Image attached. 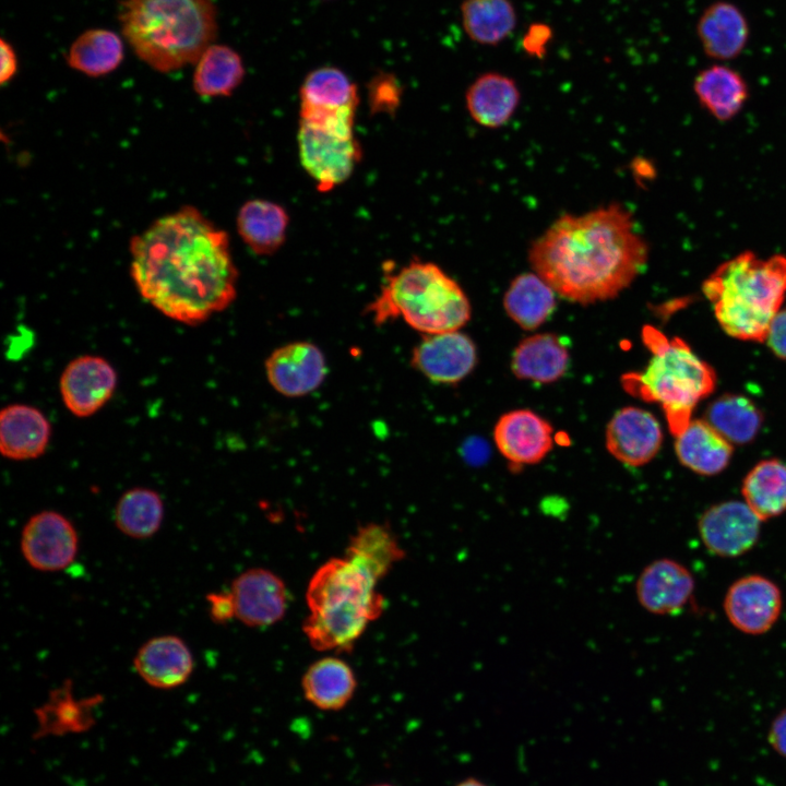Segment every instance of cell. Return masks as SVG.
<instances>
[{"mask_svg": "<svg viewBox=\"0 0 786 786\" xmlns=\"http://www.w3.org/2000/svg\"><path fill=\"white\" fill-rule=\"evenodd\" d=\"M130 253L139 294L176 322L202 324L237 297L229 237L194 206L154 221L131 238Z\"/></svg>", "mask_w": 786, "mask_h": 786, "instance_id": "cell-1", "label": "cell"}, {"mask_svg": "<svg viewBox=\"0 0 786 786\" xmlns=\"http://www.w3.org/2000/svg\"><path fill=\"white\" fill-rule=\"evenodd\" d=\"M647 259L648 245L619 203L560 216L528 250L533 271L557 295L581 305L617 297Z\"/></svg>", "mask_w": 786, "mask_h": 786, "instance_id": "cell-2", "label": "cell"}, {"mask_svg": "<svg viewBox=\"0 0 786 786\" xmlns=\"http://www.w3.org/2000/svg\"><path fill=\"white\" fill-rule=\"evenodd\" d=\"M119 21L134 53L159 72L194 64L217 34L212 0H122Z\"/></svg>", "mask_w": 786, "mask_h": 786, "instance_id": "cell-3", "label": "cell"}, {"mask_svg": "<svg viewBox=\"0 0 786 786\" xmlns=\"http://www.w3.org/2000/svg\"><path fill=\"white\" fill-rule=\"evenodd\" d=\"M378 580L348 557L324 562L312 575L302 630L318 651H348L384 610Z\"/></svg>", "mask_w": 786, "mask_h": 786, "instance_id": "cell-4", "label": "cell"}, {"mask_svg": "<svg viewBox=\"0 0 786 786\" xmlns=\"http://www.w3.org/2000/svg\"><path fill=\"white\" fill-rule=\"evenodd\" d=\"M714 315L729 336L764 342L786 297V255L743 251L719 264L702 284Z\"/></svg>", "mask_w": 786, "mask_h": 786, "instance_id": "cell-5", "label": "cell"}, {"mask_svg": "<svg viewBox=\"0 0 786 786\" xmlns=\"http://www.w3.org/2000/svg\"><path fill=\"white\" fill-rule=\"evenodd\" d=\"M366 313L376 325L401 318L424 335L461 330L472 309L463 288L439 265L413 261L385 275Z\"/></svg>", "mask_w": 786, "mask_h": 786, "instance_id": "cell-6", "label": "cell"}, {"mask_svg": "<svg viewBox=\"0 0 786 786\" xmlns=\"http://www.w3.org/2000/svg\"><path fill=\"white\" fill-rule=\"evenodd\" d=\"M643 341L652 356L644 370L622 377L628 393L646 402L658 403L676 437L692 420L699 402L715 389L714 369L681 338H667L652 326H645Z\"/></svg>", "mask_w": 786, "mask_h": 786, "instance_id": "cell-7", "label": "cell"}, {"mask_svg": "<svg viewBox=\"0 0 786 786\" xmlns=\"http://www.w3.org/2000/svg\"><path fill=\"white\" fill-rule=\"evenodd\" d=\"M297 142L301 165L321 192L346 181L361 157L350 129L299 122Z\"/></svg>", "mask_w": 786, "mask_h": 786, "instance_id": "cell-8", "label": "cell"}, {"mask_svg": "<svg viewBox=\"0 0 786 786\" xmlns=\"http://www.w3.org/2000/svg\"><path fill=\"white\" fill-rule=\"evenodd\" d=\"M20 549L33 569L43 572L61 571L78 556V532L63 514L52 510L40 511L24 524Z\"/></svg>", "mask_w": 786, "mask_h": 786, "instance_id": "cell-9", "label": "cell"}, {"mask_svg": "<svg viewBox=\"0 0 786 786\" xmlns=\"http://www.w3.org/2000/svg\"><path fill=\"white\" fill-rule=\"evenodd\" d=\"M269 384L278 394L297 398L317 391L327 376L322 349L309 341H295L275 348L264 361Z\"/></svg>", "mask_w": 786, "mask_h": 786, "instance_id": "cell-10", "label": "cell"}, {"mask_svg": "<svg viewBox=\"0 0 786 786\" xmlns=\"http://www.w3.org/2000/svg\"><path fill=\"white\" fill-rule=\"evenodd\" d=\"M409 364L432 383L456 384L474 370L477 349L460 330L424 334L413 347Z\"/></svg>", "mask_w": 786, "mask_h": 786, "instance_id": "cell-11", "label": "cell"}, {"mask_svg": "<svg viewBox=\"0 0 786 786\" xmlns=\"http://www.w3.org/2000/svg\"><path fill=\"white\" fill-rule=\"evenodd\" d=\"M118 377L112 365L104 357L82 355L63 369L59 389L67 409L85 418L103 408L115 394Z\"/></svg>", "mask_w": 786, "mask_h": 786, "instance_id": "cell-12", "label": "cell"}, {"mask_svg": "<svg viewBox=\"0 0 786 786\" xmlns=\"http://www.w3.org/2000/svg\"><path fill=\"white\" fill-rule=\"evenodd\" d=\"M761 522L745 501L729 500L706 509L698 527L708 551L718 557L735 558L758 543Z\"/></svg>", "mask_w": 786, "mask_h": 786, "instance_id": "cell-13", "label": "cell"}, {"mask_svg": "<svg viewBox=\"0 0 786 786\" xmlns=\"http://www.w3.org/2000/svg\"><path fill=\"white\" fill-rule=\"evenodd\" d=\"M782 606L779 587L759 574L735 581L724 599V611L729 622L747 634L769 631L778 619Z\"/></svg>", "mask_w": 786, "mask_h": 786, "instance_id": "cell-14", "label": "cell"}, {"mask_svg": "<svg viewBox=\"0 0 786 786\" xmlns=\"http://www.w3.org/2000/svg\"><path fill=\"white\" fill-rule=\"evenodd\" d=\"M230 593L235 618L251 628L274 624L287 610L285 583L267 569L252 568L242 572L233 581Z\"/></svg>", "mask_w": 786, "mask_h": 786, "instance_id": "cell-15", "label": "cell"}, {"mask_svg": "<svg viewBox=\"0 0 786 786\" xmlns=\"http://www.w3.org/2000/svg\"><path fill=\"white\" fill-rule=\"evenodd\" d=\"M606 448L619 462L639 467L658 453L663 431L650 412L634 406L619 409L606 427Z\"/></svg>", "mask_w": 786, "mask_h": 786, "instance_id": "cell-16", "label": "cell"}, {"mask_svg": "<svg viewBox=\"0 0 786 786\" xmlns=\"http://www.w3.org/2000/svg\"><path fill=\"white\" fill-rule=\"evenodd\" d=\"M497 449L513 465L543 461L553 446V428L531 409L503 414L493 429Z\"/></svg>", "mask_w": 786, "mask_h": 786, "instance_id": "cell-17", "label": "cell"}, {"mask_svg": "<svg viewBox=\"0 0 786 786\" xmlns=\"http://www.w3.org/2000/svg\"><path fill=\"white\" fill-rule=\"evenodd\" d=\"M694 591L691 572L680 562L662 558L648 563L640 573L635 594L648 612L666 616L680 611Z\"/></svg>", "mask_w": 786, "mask_h": 786, "instance_id": "cell-18", "label": "cell"}, {"mask_svg": "<svg viewBox=\"0 0 786 786\" xmlns=\"http://www.w3.org/2000/svg\"><path fill=\"white\" fill-rule=\"evenodd\" d=\"M133 666L145 683L169 690L190 678L194 660L190 647L180 636L165 634L143 643L133 658Z\"/></svg>", "mask_w": 786, "mask_h": 786, "instance_id": "cell-19", "label": "cell"}, {"mask_svg": "<svg viewBox=\"0 0 786 786\" xmlns=\"http://www.w3.org/2000/svg\"><path fill=\"white\" fill-rule=\"evenodd\" d=\"M696 35L707 57L728 61L745 50L750 37V26L738 5L718 0L701 13L696 23Z\"/></svg>", "mask_w": 786, "mask_h": 786, "instance_id": "cell-20", "label": "cell"}, {"mask_svg": "<svg viewBox=\"0 0 786 786\" xmlns=\"http://www.w3.org/2000/svg\"><path fill=\"white\" fill-rule=\"evenodd\" d=\"M51 437V424L45 414L27 404H10L0 413V451L12 461L43 455Z\"/></svg>", "mask_w": 786, "mask_h": 786, "instance_id": "cell-21", "label": "cell"}, {"mask_svg": "<svg viewBox=\"0 0 786 786\" xmlns=\"http://www.w3.org/2000/svg\"><path fill=\"white\" fill-rule=\"evenodd\" d=\"M569 364L570 352L565 342L557 334L538 333L517 344L511 369L519 379L552 383L564 376Z\"/></svg>", "mask_w": 786, "mask_h": 786, "instance_id": "cell-22", "label": "cell"}, {"mask_svg": "<svg viewBox=\"0 0 786 786\" xmlns=\"http://www.w3.org/2000/svg\"><path fill=\"white\" fill-rule=\"evenodd\" d=\"M103 701L100 695L76 699L71 682L50 692L46 703L35 710L38 728L34 738L64 736L90 730L94 724V708Z\"/></svg>", "mask_w": 786, "mask_h": 786, "instance_id": "cell-23", "label": "cell"}, {"mask_svg": "<svg viewBox=\"0 0 786 786\" xmlns=\"http://www.w3.org/2000/svg\"><path fill=\"white\" fill-rule=\"evenodd\" d=\"M521 94L513 79L497 72L479 75L465 94L472 119L481 127L497 129L515 112Z\"/></svg>", "mask_w": 786, "mask_h": 786, "instance_id": "cell-24", "label": "cell"}, {"mask_svg": "<svg viewBox=\"0 0 786 786\" xmlns=\"http://www.w3.org/2000/svg\"><path fill=\"white\" fill-rule=\"evenodd\" d=\"M733 444L705 419H694L676 436L675 452L679 462L704 476L722 473L733 456Z\"/></svg>", "mask_w": 786, "mask_h": 786, "instance_id": "cell-25", "label": "cell"}, {"mask_svg": "<svg viewBox=\"0 0 786 786\" xmlns=\"http://www.w3.org/2000/svg\"><path fill=\"white\" fill-rule=\"evenodd\" d=\"M289 216L279 204L253 199L238 211L236 226L245 245L258 255H271L284 243Z\"/></svg>", "mask_w": 786, "mask_h": 786, "instance_id": "cell-26", "label": "cell"}, {"mask_svg": "<svg viewBox=\"0 0 786 786\" xmlns=\"http://www.w3.org/2000/svg\"><path fill=\"white\" fill-rule=\"evenodd\" d=\"M693 91L700 105L720 121L730 120L739 114L749 96L742 75L720 63L701 70L694 78Z\"/></svg>", "mask_w": 786, "mask_h": 786, "instance_id": "cell-27", "label": "cell"}, {"mask_svg": "<svg viewBox=\"0 0 786 786\" xmlns=\"http://www.w3.org/2000/svg\"><path fill=\"white\" fill-rule=\"evenodd\" d=\"M301 687L312 705L323 711H337L353 698L356 678L346 662L329 656L308 667Z\"/></svg>", "mask_w": 786, "mask_h": 786, "instance_id": "cell-28", "label": "cell"}, {"mask_svg": "<svg viewBox=\"0 0 786 786\" xmlns=\"http://www.w3.org/2000/svg\"><path fill=\"white\" fill-rule=\"evenodd\" d=\"M557 293L535 272L517 275L510 283L503 307L507 314L522 329L535 330L545 323L556 309Z\"/></svg>", "mask_w": 786, "mask_h": 786, "instance_id": "cell-29", "label": "cell"}, {"mask_svg": "<svg viewBox=\"0 0 786 786\" xmlns=\"http://www.w3.org/2000/svg\"><path fill=\"white\" fill-rule=\"evenodd\" d=\"M745 503L763 522L786 512V464L767 458L755 464L741 486Z\"/></svg>", "mask_w": 786, "mask_h": 786, "instance_id": "cell-30", "label": "cell"}, {"mask_svg": "<svg viewBox=\"0 0 786 786\" xmlns=\"http://www.w3.org/2000/svg\"><path fill=\"white\" fill-rule=\"evenodd\" d=\"M301 111L357 110L356 85L340 69L322 67L307 74L300 91Z\"/></svg>", "mask_w": 786, "mask_h": 786, "instance_id": "cell-31", "label": "cell"}, {"mask_svg": "<svg viewBox=\"0 0 786 786\" xmlns=\"http://www.w3.org/2000/svg\"><path fill=\"white\" fill-rule=\"evenodd\" d=\"M194 64L193 90L201 97L229 96L245 76L241 57L226 45H210Z\"/></svg>", "mask_w": 786, "mask_h": 786, "instance_id": "cell-32", "label": "cell"}, {"mask_svg": "<svg viewBox=\"0 0 786 786\" xmlns=\"http://www.w3.org/2000/svg\"><path fill=\"white\" fill-rule=\"evenodd\" d=\"M704 419L733 445L751 442L763 422L761 410L750 398L733 393L714 400L707 406Z\"/></svg>", "mask_w": 786, "mask_h": 786, "instance_id": "cell-33", "label": "cell"}, {"mask_svg": "<svg viewBox=\"0 0 786 786\" xmlns=\"http://www.w3.org/2000/svg\"><path fill=\"white\" fill-rule=\"evenodd\" d=\"M123 59V44L114 32L85 31L71 44L66 56L70 68L88 76H102L116 70Z\"/></svg>", "mask_w": 786, "mask_h": 786, "instance_id": "cell-34", "label": "cell"}, {"mask_svg": "<svg viewBox=\"0 0 786 786\" xmlns=\"http://www.w3.org/2000/svg\"><path fill=\"white\" fill-rule=\"evenodd\" d=\"M164 502L153 489L136 487L122 493L114 510L116 527L126 536L146 539L154 536L164 520Z\"/></svg>", "mask_w": 786, "mask_h": 786, "instance_id": "cell-35", "label": "cell"}, {"mask_svg": "<svg viewBox=\"0 0 786 786\" xmlns=\"http://www.w3.org/2000/svg\"><path fill=\"white\" fill-rule=\"evenodd\" d=\"M345 556L379 581L403 559L404 551L388 526L371 523L360 526L350 537Z\"/></svg>", "mask_w": 786, "mask_h": 786, "instance_id": "cell-36", "label": "cell"}, {"mask_svg": "<svg viewBox=\"0 0 786 786\" xmlns=\"http://www.w3.org/2000/svg\"><path fill=\"white\" fill-rule=\"evenodd\" d=\"M461 15L467 36L481 45H498L516 24V13L510 0H464Z\"/></svg>", "mask_w": 786, "mask_h": 786, "instance_id": "cell-37", "label": "cell"}, {"mask_svg": "<svg viewBox=\"0 0 786 786\" xmlns=\"http://www.w3.org/2000/svg\"><path fill=\"white\" fill-rule=\"evenodd\" d=\"M369 103L372 111L392 114L400 105L402 85L389 72H380L368 84Z\"/></svg>", "mask_w": 786, "mask_h": 786, "instance_id": "cell-38", "label": "cell"}, {"mask_svg": "<svg viewBox=\"0 0 786 786\" xmlns=\"http://www.w3.org/2000/svg\"><path fill=\"white\" fill-rule=\"evenodd\" d=\"M764 342L777 358L786 361V308L773 318Z\"/></svg>", "mask_w": 786, "mask_h": 786, "instance_id": "cell-39", "label": "cell"}, {"mask_svg": "<svg viewBox=\"0 0 786 786\" xmlns=\"http://www.w3.org/2000/svg\"><path fill=\"white\" fill-rule=\"evenodd\" d=\"M209 614L212 621L222 624L235 618V605L230 591L209 593L206 595Z\"/></svg>", "mask_w": 786, "mask_h": 786, "instance_id": "cell-40", "label": "cell"}, {"mask_svg": "<svg viewBox=\"0 0 786 786\" xmlns=\"http://www.w3.org/2000/svg\"><path fill=\"white\" fill-rule=\"evenodd\" d=\"M551 35V28L548 25L533 24L523 37V48L528 55L541 58L546 52Z\"/></svg>", "mask_w": 786, "mask_h": 786, "instance_id": "cell-41", "label": "cell"}, {"mask_svg": "<svg viewBox=\"0 0 786 786\" xmlns=\"http://www.w3.org/2000/svg\"><path fill=\"white\" fill-rule=\"evenodd\" d=\"M767 742L779 757L786 759V707L772 720Z\"/></svg>", "mask_w": 786, "mask_h": 786, "instance_id": "cell-42", "label": "cell"}, {"mask_svg": "<svg viewBox=\"0 0 786 786\" xmlns=\"http://www.w3.org/2000/svg\"><path fill=\"white\" fill-rule=\"evenodd\" d=\"M1 48V74L0 82L4 84L9 82L17 70V59L12 46L4 39L0 41Z\"/></svg>", "mask_w": 786, "mask_h": 786, "instance_id": "cell-43", "label": "cell"}, {"mask_svg": "<svg viewBox=\"0 0 786 786\" xmlns=\"http://www.w3.org/2000/svg\"><path fill=\"white\" fill-rule=\"evenodd\" d=\"M456 786H487V785L476 778L469 777V778H466V779L460 782Z\"/></svg>", "mask_w": 786, "mask_h": 786, "instance_id": "cell-44", "label": "cell"}, {"mask_svg": "<svg viewBox=\"0 0 786 786\" xmlns=\"http://www.w3.org/2000/svg\"><path fill=\"white\" fill-rule=\"evenodd\" d=\"M372 786H393V785H390V784H377V785H372Z\"/></svg>", "mask_w": 786, "mask_h": 786, "instance_id": "cell-45", "label": "cell"}]
</instances>
